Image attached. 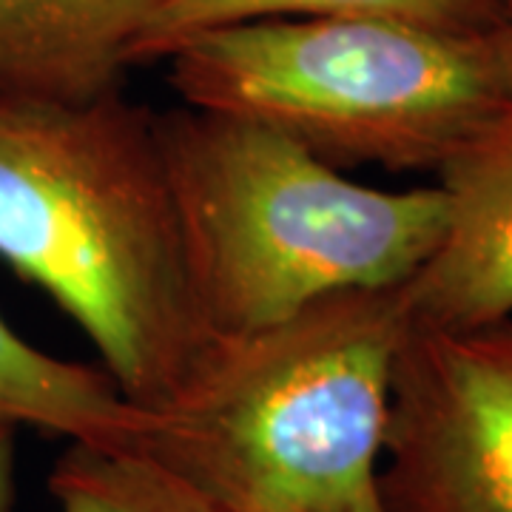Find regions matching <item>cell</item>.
Listing matches in <instances>:
<instances>
[{
	"label": "cell",
	"mask_w": 512,
	"mask_h": 512,
	"mask_svg": "<svg viewBox=\"0 0 512 512\" xmlns=\"http://www.w3.org/2000/svg\"><path fill=\"white\" fill-rule=\"evenodd\" d=\"M0 259L66 313L137 407L214 339L185 271L157 111L0 100Z\"/></svg>",
	"instance_id": "cell-1"
},
{
	"label": "cell",
	"mask_w": 512,
	"mask_h": 512,
	"mask_svg": "<svg viewBox=\"0 0 512 512\" xmlns=\"http://www.w3.org/2000/svg\"><path fill=\"white\" fill-rule=\"evenodd\" d=\"M404 285L325 296L214 336L148 410L140 450L222 512H387L382 456Z\"/></svg>",
	"instance_id": "cell-2"
},
{
	"label": "cell",
	"mask_w": 512,
	"mask_h": 512,
	"mask_svg": "<svg viewBox=\"0 0 512 512\" xmlns=\"http://www.w3.org/2000/svg\"><path fill=\"white\" fill-rule=\"evenodd\" d=\"M185 271L211 336H239L345 291L407 285L447 225L441 185L382 191L276 128L157 111Z\"/></svg>",
	"instance_id": "cell-3"
},
{
	"label": "cell",
	"mask_w": 512,
	"mask_h": 512,
	"mask_svg": "<svg viewBox=\"0 0 512 512\" xmlns=\"http://www.w3.org/2000/svg\"><path fill=\"white\" fill-rule=\"evenodd\" d=\"M163 60L183 106L265 123L333 168L439 174L512 123L501 26L262 18L185 37Z\"/></svg>",
	"instance_id": "cell-4"
},
{
	"label": "cell",
	"mask_w": 512,
	"mask_h": 512,
	"mask_svg": "<svg viewBox=\"0 0 512 512\" xmlns=\"http://www.w3.org/2000/svg\"><path fill=\"white\" fill-rule=\"evenodd\" d=\"M387 512H512V316L407 330L390 382Z\"/></svg>",
	"instance_id": "cell-5"
},
{
	"label": "cell",
	"mask_w": 512,
	"mask_h": 512,
	"mask_svg": "<svg viewBox=\"0 0 512 512\" xmlns=\"http://www.w3.org/2000/svg\"><path fill=\"white\" fill-rule=\"evenodd\" d=\"M447 225L404 285L413 328L458 330L512 316V123L439 171Z\"/></svg>",
	"instance_id": "cell-6"
},
{
	"label": "cell",
	"mask_w": 512,
	"mask_h": 512,
	"mask_svg": "<svg viewBox=\"0 0 512 512\" xmlns=\"http://www.w3.org/2000/svg\"><path fill=\"white\" fill-rule=\"evenodd\" d=\"M163 0H0V100L89 106L123 94Z\"/></svg>",
	"instance_id": "cell-7"
},
{
	"label": "cell",
	"mask_w": 512,
	"mask_h": 512,
	"mask_svg": "<svg viewBox=\"0 0 512 512\" xmlns=\"http://www.w3.org/2000/svg\"><path fill=\"white\" fill-rule=\"evenodd\" d=\"M0 416L69 441L140 447L146 407L120 393L106 370L57 359L26 342L0 313Z\"/></svg>",
	"instance_id": "cell-8"
},
{
	"label": "cell",
	"mask_w": 512,
	"mask_h": 512,
	"mask_svg": "<svg viewBox=\"0 0 512 512\" xmlns=\"http://www.w3.org/2000/svg\"><path fill=\"white\" fill-rule=\"evenodd\" d=\"M387 18L444 32L501 26L498 0H163L140 37L134 63L163 60L185 37L262 18Z\"/></svg>",
	"instance_id": "cell-9"
},
{
	"label": "cell",
	"mask_w": 512,
	"mask_h": 512,
	"mask_svg": "<svg viewBox=\"0 0 512 512\" xmlns=\"http://www.w3.org/2000/svg\"><path fill=\"white\" fill-rule=\"evenodd\" d=\"M55 512H222L140 447L69 441L49 473Z\"/></svg>",
	"instance_id": "cell-10"
},
{
	"label": "cell",
	"mask_w": 512,
	"mask_h": 512,
	"mask_svg": "<svg viewBox=\"0 0 512 512\" xmlns=\"http://www.w3.org/2000/svg\"><path fill=\"white\" fill-rule=\"evenodd\" d=\"M18 430L0 416V512L18 510Z\"/></svg>",
	"instance_id": "cell-11"
},
{
	"label": "cell",
	"mask_w": 512,
	"mask_h": 512,
	"mask_svg": "<svg viewBox=\"0 0 512 512\" xmlns=\"http://www.w3.org/2000/svg\"><path fill=\"white\" fill-rule=\"evenodd\" d=\"M501 29L507 37V46H510L512 55V0H501Z\"/></svg>",
	"instance_id": "cell-12"
},
{
	"label": "cell",
	"mask_w": 512,
	"mask_h": 512,
	"mask_svg": "<svg viewBox=\"0 0 512 512\" xmlns=\"http://www.w3.org/2000/svg\"><path fill=\"white\" fill-rule=\"evenodd\" d=\"M498 3H501V0H498Z\"/></svg>",
	"instance_id": "cell-13"
}]
</instances>
